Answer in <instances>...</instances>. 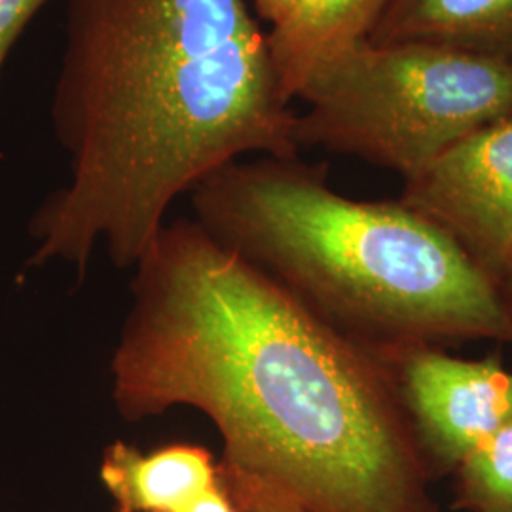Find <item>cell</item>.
Returning <instances> with one entry per match:
<instances>
[{"label": "cell", "instance_id": "cell-5", "mask_svg": "<svg viewBox=\"0 0 512 512\" xmlns=\"http://www.w3.org/2000/svg\"><path fill=\"white\" fill-rule=\"evenodd\" d=\"M399 202L499 285L512 274V110L404 177Z\"/></svg>", "mask_w": 512, "mask_h": 512}, {"label": "cell", "instance_id": "cell-3", "mask_svg": "<svg viewBox=\"0 0 512 512\" xmlns=\"http://www.w3.org/2000/svg\"><path fill=\"white\" fill-rule=\"evenodd\" d=\"M194 220L349 342L384 361L463 342H512L497 285L399 202L336 192L325 165L260 156L192 192Z\"/></svg>", "mask_w": 512, "mask_h": 512}, {"label": "cell", "instance_id": "cell-9", "mask_svg": "<svg viewBox=\"0 0 512 512\" xmlns=\"http://www.w3.org/2000/svg\"><path fill=\"white\" fill-rule=\"evenodd\" d=\"M370 42H427L512 65V0H391Z\"/></svg>", "mask_w": 512, "mask_h": 512}, {"label": "cell", "instance_id": "cell-1", "mask_svg": "<svg viewBox=\"0 0 512 512\" xmlns=\"http://www.w3.org/2000/svg\"><path fill=\"white\" fill-rule=\"evenodd\" d=\"M110 361L128 421L194 408L222 461L304 512H435L391 368L196 220L165 222Z\"/></svg>", "mask_w": 512, "mask_h": 512}, {"label": "cell", "instance_id": "cell-14", "mask_svg": "<svg viewBox=\"0 0 512 512\" xmlns=\"http://www.w3.org/2000/svg\"><path fill=\"white\" fill-rule=\"evenodd\" d=\"M247 2L253 6V12L258 18L268 21L274 27L293 12L298 0H247Z\"/></svg>", "mask_w": 512, "mask_h": 512}, {"label": "cell", "instance_id": "cell-11", "mask_svg": "<svg viewBox=\"0 0 512 512\" xmlns=\"http://www.w3.org/2000/svg\"><path fill=\"white\" fill-rule=\"evenodd\" d=\"M220 461V480L238 512H304L289 497Z\"/></svg>", "mask_w": 512, "mask_h": 512}, {"label": "cell", "instance_id": "cell-10", "mask_svg": "<svg viewBox=\"0 0 512 512\" xmlns=\"http://www.w3.org/2000/svg\"><path fill=\"white\" fill-rule=\"evenodd\" d=\"M454 476L461 509L512 512V420L463 459Z\"/></svg>", "mask_w": 512, "mask_h": 512}, {"label": "cell", "instance_id": "cell-2", "mask_svg": "<svg viewBox=\"0 0 512 512\" xmlns=\"http://www.w3.org/2000/svg\"><path fill=\"white\" fill-rule=\"evenodd\" d=\"M52 124L71 177L33 264L135 268L169 207L247 154L298 158L296 112L247 0H71Z\"/></svg>", "mask_w": 512, "mask_h": 512}, {"label": "cell", "instance_id": "cell-8", "mask_svg": "<svg viewBox=\"0 0 512 512\" xmlns=\"http://www.w3.org/2000/svg\"><path fill=\"white\" fill-rule=\"evenodd\" d=\"M391 0H298L268 31L283 95L293 103L313 74L366 42Z\"/></svg>", "mask_w": 512, "mask_h": 512}, {"label": "cell", "instance_id": "cell-6", "mask_svg": "<svg viewBox=\"0 0 512 512\" xmlns=\"http://www.w3.org/2000/svg\"><path fill=\"white\" fill-rule=\"evenodd\" d=\"M387 366L431 473H454L512 420V372L501 355L465 361L440 348H416Z\"/></svg>", "mask_w": 512, "mask_h": 512}, {"label": "cell", "instance_id": "cell-15", "mask_svg": "<svg viewBox=\"0 0 512 512\" xmlns=\"http://www.w3.org/2000/svg\"><path fill=\"white\" fill-rule=\"evenodd\" d=\"M499 293H501V298L505 302V308H507L512 323V274L499 285Z\"/></svg>", "mask_w": 512, "mask_h": 512}, {"label": "cell", "instance_id": "cell-4", "mask_svg": "<svg viewBox=\"0 0 512 512\" xmlns=\"http://www.w3.org/2000/svg\"><path fill=\"white\" fill-rule=\"evenodd\" d=\"M298 148H323L408 177L512 110V65L427 42L366 40L298 95Z\"/></svg>", "mask_w": 512, "mask_h": 512}, {"label": "cell", "instance_id": "cell-7", "mask_svg": "<svg viewBox=\"0 0 512 512\" xmlns=\"http://www.w3.org/2000/svg\"><path fill=\"white\" fill-rule=\"evenodd\" d=\"M99 480L112 499V512H171L219 484L220 461L188 442L143 452L114 440L103 452Z\"/></svg>", "mask_w": 512, "mask_h": 512}, {"label": "cell", "instance_id": "cell-13", "mask_svg": "<svg viewBox=\"0 0 512 512\" xmlns=\"http://www.w3.org/2000/svg\"><path fill=\"white\" fill-rule=\"evenodd\" d=\"M171 512H238L230 494L226 492L222 480L215 484L211 490L196 497L194 501L186 503L183 507Z\"/></svg>", "mask_w": 512, "mask_h": 512}, {"label": "cell", "instance_id": "cell-12", "mask_svg": "<svg viewBox=\"0 0 512 512\" xmlns=\"http://www.w3.org/2000/svg\"><path fill=\"white\" fill-rule=\"evenodd\" d=\"M48 2L50 0H0V74L18 38Z\"/></svg>", "mask_w": 512, "mask_h": 512}]
</instances>
